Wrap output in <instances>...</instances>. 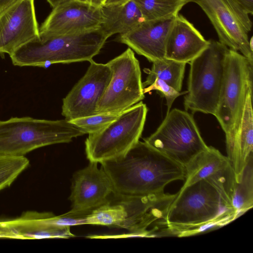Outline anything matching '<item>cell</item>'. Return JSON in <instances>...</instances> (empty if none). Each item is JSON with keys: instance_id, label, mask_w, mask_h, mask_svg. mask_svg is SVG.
<instances>
[{"instance_id": "9c48e42d", "label": "cell", "mask_w": 253, "mask_h": 253, "mask_svg": "<svg viewBox=\"0 0 253 253\" xmlns=\"http://www.w3.org/2000/svg\"><path fill=\"white\" fill-rule=\"evenodd\" d=\"M253 66L244 55L229 48L214 115L225 134L229 132L239 121L248 94L253 91Z\"/></svg>"}, {"instance_id": "8992f818", "label": "cell", "mask_w": 253, "mask_h": 253, "mask_svg": "<svg viewBox=\"0 0 253 253\" xmlns=\"http://www.w3.org/2000/svg\"><path fill=\"white\" fill-rule=\"evenodd\" d=\"M208 46L189 63L186 110L215 115L222 86L224 63L229 48L209 40Z\"/></svg>"}, {"instance_id": "3957f363", "label": "cell", "mask_w": 253, "mask_h": 253, "mask_svg": "<svg viewBox=\"0 0 253 253\" xmlns=\"http://www.w3.org/2000/svg\"><path fill=\"white\" fill-rule=\"evenodd\" d=\"M114 196L115 201L109 200L91 211L87 222L90 225L123 228L129 232L105 235V238L165 236L168 228L167 214L176 194L164 192L136 197Z\"/></svg>"}, {"instance_id": "52a82bcc", "label": "cell", "mask_w": 253, "mask_h": 253, "mask_svg": "<svg viewBox=\"0 0 253 253\" xmlns=\"http://www.w3.org/2000/svg\"><path fill=\"white\" fill-rule=\"evenodd\" d=\"M148 109L140 101L121 113L102 130L88 135L85 150L89 162H101L121 158L139 141Z\"/></svg>"}, {"instance_id": "83f0119b", "label": "cell", "mask_w": 253, "mask_h": 253, "mask_svg": "<svg viewBox=\"0 0 253 253\" xmlns=\"http://www.w3.org/2000/svg\"><path fill=\"white\" fill-rule=\"evenodd\" d=\"M249 15L253 13V0H234Z\"/></svg>"}, {"instance_id": "f1b7e54d", "label": "cell", "mask_w": 253, "mask_h": 253, "mask_svg": "<svg viewBox=\"0 0 253 253\" xmlns=\"http://www.w3.org/2000/svg\"><path fill=\"white\" fill-rule=\"evenodd\" d=\"M16 0H0V12L12 4Z\"/></svg>"}, {"instance_id": "4fadbf2b", "label": "cell", "mask_w": 253, "mask_h": 253, "mask_svg": "<svg viewBox=\"0 0 253 253\" xmlns=\"http://www.w3.org/2000/svg\"><path fill=\"white\" fill-rule=\"evenodd\" d=\"M101 6L80 0H67L53 8L40 27L41 38L78 34L99 29Z\"/></svg>"}, {"instance_id": "9a60e30c", "label": "cell", "mask_w": 253, "mask_h": 253, "mask_svg": "<svg viewBox=\"0 0 253 253\" xmlns=\"http://www.w3.org/2000/svg\"><path fill=\"white\" fill-rule=\"evenodd\" d=\"M96 162H89L84 168L73 175L69 200L75 214H87L91 211L103 205L113 193L112 181L102 167Z\"/></svg>"}, {"instance_id": "2e32d148", "label": "cell", "mask_w": 253, "mask_h": 253, "mask_svg": "<svg viewBox=\"0 0 253 253\" xmlns=\"http://www.w3.org/2000/svg\"><path fill=\"white\" fill-rule=\"evenodd\" d=\"M184 183L188 186L203 179L217 185L230 198L236 181L234 173L226 156L212 146L198 154L185 167Z\"/></svg>"}, {"instance_id": "5b68a950", "label": "cell", "mask_w": 253, "mask_h": 253, "mask_svg": "<svg viewBox=\"0 0 253 253\" xmlns=\"http://www.w3.org/2000/svg\"><path fill=\"white\" fill-rule=\"evenodd\" d=\"M84 134L66 119L11 117L0 120V156H25L38 148L69 143Z\"/></svg>"}, {"instance_id": "44dd1931", "label": "cell", "mask_w": 253, "mask_h": 253, "mask_svg": "<svg viewBox=\"0 0 253 253\" xmlns=\"http://www.w3.org/2000/svg\"><path fill=\"white\" fill-rule=\"evenodd\" d=\"M103 21L99 29L108 38L136 28L146 21L134 0L101 6Z\"/></svg>"}, {"instance_id": "277c9868", "label": "cell", "mask_w": 253, "mask_h": 253, "mask_svg": "<svg viewBox=\"0 0 253 253\" xmlns=\"http://www.w3.org/2000/svg\"><path fill=\"white\" fill-rule=\"evenodd\" d=\"M108 37L99 28L83 33L39 38L25 44L9 56L14 66L47 67L53 64L90 61Z\"/></svg>"}, {"instance_id": "7a4b0ae2", "label": "cell", "mask_w": 253, "mask_h": 253, "mask_svg": "<svg viewBox=\"0 0 253 253\" xmlns=\"http://www.w3.org/2000/svg\"><path fill=\"white\" fill-rule=\"evenodd\" d=\"M238 217L222 189L203 179L181 188L170 206L166 221L170 236L181 237L221 226Z\"/></svg>"}, {"instance_id": "cb8c5ba5", "label": "cell", "mask_w": 253, "mask_h": 253, "mask_svg": "<svg viewBox=\"0 0 253 253\" xmlns=\"http://www.w3.org/2000/svg\"><path fill=\"white\" fill-rule=\"evenodd\" d=\"M146 21L176 16L191 0H134Z\"/></svg>"}, {"instance_id": "1f68e13d", "label": "cell", "mask_w": 253, "mask_h": 253, "mask_svg": "<svg viewBox=\"0 0 253 253\" xmlns=\"http://www.w3.org/2000/svg\"><path fill=\"white\" fill-rule=\"evenodd\" d=\"M106 0H90V3L96 6H101L104 4Z\"/></svg>"}, {"instance_id": "d4e9b609", "label": "cell", "mask_w": 253, "mask_h": 253, "mask_svg": "<svg viewBox=\"0 0 253 253\" xmlns=\"http://www.w3.org/2000/svg\"><path fill=\"white\" fill-rule=\"evenodd\" d=\"M29 165L25 156H0V191L10 186Z\"/></svg>"}, {"instance_id": "30bf717a", "label": "cell", "mask_w": 253, "mask_h": 253, "mask_svg": "<svg viewBox=\"0 0 253 253\" xmlns=\"http://www.w3.org/2000/svg\"><path fill=\"white\" fill-rule=\"evenodd\" d=\"M107 64L112 77L96 113L120 114L144 98L139 63L128 47Z\"/></svg>"}, {"instance_id": "4316f807", "label": "cell", "mask_w": 253, "mask_h": 253, "mask_svg": "<svg viewBox=\"0 0 253 253\" xmlns=\"http://www.w3.org/2000/svg\"><path fill=\"white\" fill-rule=\"evenodd\" d=\"M153 90L160 91L165 97L167 106V114L170 110L172 103L175 99L187 92V91L182 92L178 91L166 82L158 78H156L149 85L144 88L143 93L145 94Z\"/></svg>"}, {"instance_id": "f546056e", "label": "cell", "mask_w": 253, "mask_h": 253, "mask_svg": "<svg viewBox=\"0 0 253 253\" xmlns=\"http://www.w3.org/2000/svg\"><path fill=\"white\" fill-rule=\"evenodd\" d=\"M0 238H10L11 236L6 229L0 223Z\"/></svg>"}, {"instance_id": "ffe728a7", "label": "cell", "mask_w": 253, "mask_h": 253, "mask_svg": "<svg viewBox=\"0 0 253 253\" xmlns=\"http://www.w3.org/2000/svg\"><path fill=\"white\" fill-rule=\"evenodd\" d=\"M48 213L29 211L19 217L0 222L8 229L13 239H68L75 236L70 227H52L48 224L46 221Z\"/></svg>"}, {"instance_id": "d6986e66", "label": "cell", "mask_w": 253, "mask_h": 253, "mask_svg": "<svg viewBox=\"0 0 253 253\" xmlns=\"http://www.w3.org/2000/svg\"><path fill=\"white\" fill-rule=\"evenodd\" d=\"M209 42L192 23L178 14L168 34L165 58L189 63L208 46Z\"/></svg>"}, {"instance_id": "d6a6232c", "label": "cell", "mask_w": 253, "mask_h": 253, "mask_svg": "<svg viewBox=\"0 0 253 253\" xmlns=\"http://www.w3.org/2000/svg\"><path fill=\"white\" fill-rule=\"evenodd\" d=\"M127 0H106L104 4H116L123 2ZM103 4V5H104Z\"/></svg>"}, {"instance_id": "603a6c76", "label": "cell", "mask_w": 253, "mask_h": 253, "mask_svg": "<svg viewBox=\"0 0 253 253\" xmlns=\"http://www.w3.org/2000/svg\"><path fill=\"white\" fill-rule=\"evenodd\" d=\"M253 160L245 167L239 181L236 182L231 195V206L238 217L253 206Z\"/></svg>"}, {"instance_id": "836d02e7", "label": "cell", "mask_w": 253, "mask_h": 253, "mask_svg": "<svg viewBox=\"0 0 253 253\" xmlns=\"http://www.w3.org/2000/svg\"><path fill=\"white\" fill-rule=\"evenodd\" d=\"M80 0L85 1V2H90V0Z\"/></svg>"}, {"instance_id": "4dcf8cb0", "label": "cell", "mask_w": 253, "mask_h": 253, "mask_svg": "<svg viewBox=\"0 0 253 253\" xmlns=\"http://www.w3.org/2000/svg\"><path fill=\"white\" fill-rule=\"evenodd\" d=\"M49 3L50 6L54 8L60 3L64 2L67 0H46Z\"/></svg>"}, {"instance_id": "5bb4252c", "label": "cell", "mask_w": 253, "mask_h": 253, "mask_svg": "<svg viewBox=\"0 0 253 253\" xmlns=\"http://www.w3.org/2000/svg\"><path fill=\"white\" fill-rule=\"evenodd\" d=\"M35 0H16L0 12V54L11 55L40 38Z\"/></svg>"}, {"instance_id": "8fae6325", "label": "cell", "mask_w": 253, "mask_h": 253, "mask_svg": "<svg viewBox=\"0 0 253 253\" xmlns=\"http://www.w3.org/2000/svg\"><path fill=\"white\" fill-rule=\"evenodd\" d=\"M197 4L214 27L219 42L229 49L240 52L253 65V50L248 34L252 22L234 0H191Z\"/></svg>"}, {"instance_id": "484cf974", "label": "cell", "mask_w": 253, "mask_h": 253, "mask_svg": "<svg viewBox=\"0 0 253 253\" xmlns=\"http://www.w3.org/2000/svg\"><path fill=\"white\" fill-rule=\"evenodd\" d=\"M120 114L96 113L69 122L80 129L84 134H90L103 129L114 121Z\"/></svg>"}, {"instance_id": "7c38bea8", "label": "cell", "mask_w": 253, "mask_h": 253, "mask_svg": "<svg viewBox=\"0 0 253 253\" xmlns=\"http://www.w3.org/2000/svg\"><path fill=\"white\" fill-rule=\"evenodd\" d=\"M82 78L63 99L62 115L70 121L96 114L98 104L112 77L106 64L92 60Z\"/></svg>"}, {"instance_id": "ba28073f", "label": "cell", "mask_w": 253, "mask_h": 253, "mask_svg": "<svg viewBox=\"0 0 253 253\" xmlns=\"http://www.w3.org/2000/svg\"><path fill=\"white\" fill-rule=\"evenodd\" d=\"M144 141L184 167L208 146L193 116L176 108L167 114L157 130Z\"/></svg>"}, {"instance_id": "6da1fadb", "label": "cell", "mask_w": 253, "mask_h": 253, "mask_svg": "<svg viewBox=\"0 0 253 253\" xmlns=\"http://www.w3.org/2000/svg\"><path fill=\"white\" fill-rule=\"evenodd\" d=\"M100 164L112 181L113 194L118 196L164 192L169 183L185 179L184 166L139 140L121 158Z\"/></svg>"}, {"instance_id": "e0dca14e", "label": "cell", "mask_w": 253, "mask_h": 253, "mask_svg": "<svg viewBox=\"0 0 253 253\" xmlns=\"http://www.w3.org/2000/svg\"><path fill=\"white\" fill-rule=\"evenodd\" d=\"M175 17L146 21L133 30L120 34L118 41L150 62L162 59L165 58L167 40Z\"/></svg>"}, {"instance_id": "ac0fdd59", "label": "cell", "mask_w": 253, "mask_h": 253, "mask_svg": "<svg viewBox=\"0 0 253 253\" xmlns=\"http://www.w3.org/2000/svg\"><path fill=\"white\" fill-rule=\"evenodd\" d=\"M253 91L247 95L241 118L225 134L227 158L238 182L250 161L253 159Z\"/></svg>"}, {"instance_id": "7402d4cb", "label": "cell", "mask_w": 253, "mask_h": 253, "mask_svg": "<svg viewBox=\"0 0 253 253\" xmlns=\"http://www.w3.org/2000/svg\"><path fill=\"white\" fill-rule=\"evenodd\" d=\"M152 63L151 69H144L148 76L145 81L142 83L143 88L149 85L156 78H158L180 92L186 63L166 58Z\"/></svg>"}]
</instances>
